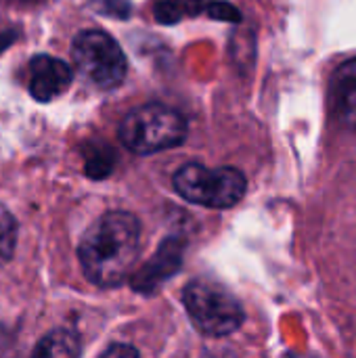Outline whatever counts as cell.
Masks as SVG:
<instances>
[{
    "mask_svg": "<svg viewBox=\"0 0 356 358\" xmlns=\"http://www.w3.org/2000/svg\"><path fill=\"white\" fill-rule=\"evenodd\" d=\"M71 57L78 71L101 90L120 86L128 71V61L120 44L101 29H84L71 42Z\"/></svg>",
    "mask_w": 356,
    "mask_h": 358,
    "instance_id": "obj_5",
    "label": "cell"
},
{
    "mask_svg": "<svg viewBox=\"0 0 356 358\" xmlns=\"http://www.w3.org/2000/svg\"><path fill=\"white\" fill-rule=\"evenodd\" d=\"M73 82L71 67L50 55H38L29 61V94L40 101L48 103L61 96Z\"/></svg>",
    "mask_w": 356,
    "mask_h": 358,
    "instance_id": "obj_7",
    "label": "cell"
},
{
    "mask_svg": "<svg viewBox=\"0 0 356 358\" xmlns=\"http://www.w3.org/2000/svg\"><path fill=\"white\" fill-rule=\"evenodd\" d=\"M332 101L338 120L356 130V59L344 61L332 76Z\"/></svg>",
    "mask_w": 356,
    "mask_h": 358,
    "instance_id": "obj_9",
    "label": "cell"
},
{
    "mask_svg": "<svg viewBox=\"0 0 356 358\" xmlns=\"http://www.w3.org/2000/svg\"><path fill=\"white\" fill-rule=\"evenodd\" d=\"M174 189L191 203L212 210H229L243 199L248 180L237 168L187 164L174 174Z\"/></svg>",
    "mask_w": 356,
    "mask_h": 358,
    "instance_id": "obj_4",
    "label": "cell"
},
{
    "mask_svg": "<svg viewBox=\"0 0 356 358\" xmlns=\"http://www.w3.org/2000/svg\"><path fill=\"white\" fill-rule=\"evenodd\" d=\"M187 122L162 103H149L132 109L120 124L122 145L136 155H151L183 145Z\"/></svg>",
    "mask_w": 356,
    "mask_h": 358,
    "instance_id": "obj_2",
    "label": "cell"
},
{
    "mask_svg": "<svg viewBox=\"0 0 356 358\" xmlns=\"http://www.w3.org/2000/svg\"><path fill=\"white\" fill-rule=\"evenodd\" d=\"M82 352L80 340L69 329H55L44 336L34 348L36 357H78Z\"/></svg>",
    "mask_w": 356,
    "mask_h": 358,
    "instance_id": "obj_10",
    "label": "cell"
},
{
    "mask_svg": "<svg viewBox=\"0 0 356 358\" xmlns=\"http://www.w3.org/2000/svg\"><path fill=\"white\" fill-rule=\"evenodd\" d=\"M141 254V222L130 212H107L82 235L78 258L86 279L99 287L122 285Z\"/></svg>",
    "mask_w": 356,
    "mask_h": 358,
    "instance_id": "obj_1",
    "label": "cell"
},
{
    "mask_svg": "<svg viewBox=\"0 0 356 358\" xmlns=\"http://www.w3.org/2000/svg\"><path fill=\"white\" fill-rule=\"evenodd\" d=\"M113 151L109 147H97L94 153L86 157V172L90 178H105L113 170Z\"/></svg>",
    "mask_w": 356,
    "mask_h": 358,
    "instance_id": "obj_12",
    "label": "cell"
},
{
    "mask_svg": "<svg viewBox=\"0 0 356 358\" xmlns=\"http://www.w3.org/2000/svg\"><path fill=\"white\" fill-rule=\"evenodd\" d=\"M185 239L180 237H168L155 252L153 260H149L143 268H138L130 285L141 294H153L166 279H170L183 264L185 254Z\"/></svg>",
    "mask_w": 356,
    "mask_h": 358,
    "instance_id": "obj_6",
    "label": "cell"
},
{
    "mask_svg": "<svg viewBox=\"0 0 356 358\" xmlns=\"http://www.w3.org/2000/svg\"><path fill=\"white\" fill-rule=\"evenodd\" d=\"M155 19L164 25H174L185 17L208 15L212 19L222 21H239V10L229 2H212V0H159L153 8Z\"/></svg>",
    "mask_w": 356,
    "mask_h": 358,
    "instance_id": "obj_8",
    "label": "cell"
},
{
    "mask_svg": "<svg viewBox=\"0 0 356 358\" xmlns=\"http://www.w3.org/2000/svg\"><path fill=\"white\" fill-rule=\"evenodd\" d=\"M103 357H138V350L126 344H113L103 352Z\"/></svg>",
    "mask_w": 356,
    "mask_h": 358,
    "instance_id": "obj_13",
    "label": "cell"
},
{
    "mask_svg": "<svg viewBox=\"0 0 356 358\" xmlns=\"http://www.w3.org/2000/svg\"><path fill=\"white\" fill-rule=\"evenodd\" d=\"M15 241H17L15 218L4 206H0V262H6L13 256Z\"/></svg>",
    "mask_w": 356,
    "mask_h": 358,
    "instance_id": "obj_11",
    "label": "cell"
},
{
    "mask_svg": "<svg viewBox=\"0 0 356 358\" xmlns=\"http://www.w3.org/2000/svg\"><path fill=\"white\" fill-rule=\"evenodd\" d=\"M183 304L195 329L206 338H225L235 334L245 319L239 300L222 285L195 279L183 292Z\"/></svg>",
    "mask_w": 356,
    "mask_h": 358,
    "instance_id": "obj_3",
    "label": "cell"
}]
</instances>
